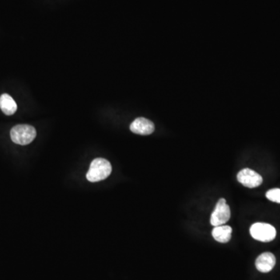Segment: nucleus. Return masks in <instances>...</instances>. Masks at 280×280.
Returning a JSON list of instances; mask_svg holds the SVG:
<instances>
[{
	"label": "nucleus",
	"mask_w": 280,
	"mask_h": 280,
	"mask_svg": "<svg viewBox=\"0 0 280 280\" xmlns=\"http://www.w3.org/2000/svg\"><path fill=\"white\" fill-rule=\"evenodd\" d=\"M112 171V165L105 159L97 158L90 164L86 173V178L90 182H97L106 179Z\"/></svg>",
	"instance_id": "f257e3e1"
},
{
	"label": "nucleus",
	"mask_w": 280,
	"mask_h": 280,
	"mask_svg": "<svg viewBox=\"0 0 280 280\" xmlns=\"http://www.w3.org/2000/svg\"><path fill=\"white\" fill-rule=\"evenodd\" d=\"M276 265V257L270 252H265L260 254L256 259L255 266L259 272L267 273Z\"/></svg>",
	"instance_id": "0eeeda50"
},
{
	"label": "nucleus",
	"mask_w": 280,
	"mask_h": 280,
	"mask_svg": "<svg viewBox=\"0 0 280 280\" xmlns=\"http://www.w3.org/2000/svg\"><path fill=\"white\" fill-rule=\"evenodd\" d=\"M153 122L145 118H138L130 125V130L136 134L147 136L152 134L154 131Z\"/></svg>",
	"instance_id": "423d86ee"
},
{
	"label": "nucleus",
	"mask_w": 280,
	"mask_h": 280,
	"mask_svg": "<svg viewBox=\"0 0 280 280\" xmlns=\"http://www.w3.org/2000/svg\"><path fill=\"white\" fill-rule=\"evenodd\" d=\"M266 198L272 202L280 203V189H273L266 193Z\"/></svg>",
	"instance_id": "9d476101"
},
{
	"label": "nucleus",
	"mask_w": 280,
	"mask_h": 280,
	"mask_svg": "<svg viewBox=\"0 0 280 280\" xmlns=\"http://www.w3.org/2000/svg\"><path fill=\"white\" fill-rule=\"evenodd\" d=\"M0 109L6 115H12L17 110V103L7 93L0 96Z\"/></svg>",
	"instance_id": "6e6552de"
},
{
	"label": "nucleus",
	"mask_w": 280,
	"mask_h": 280,
	"mask_svg": "<svg viewBox=\"0 0 280 280\" xmlns=\"http://www.w3.org/2000/svg\"><path fill=\"white\" fill-rule=\"evenodd\" d=\"M230 218V209L226 200L221 198L217 202L214 211L212 213L210 224L213 226L224 225Z\"/></svg>",
	"instance_id": "20e7f679"
},
{
	"label": "nucleus",
	"mask_w": 280,
	"mask_h": 280,
	"mask_svg": "<svg viewBox=\"0 0 280 280\" xmlns=\"http://www.w3.org/2000/svg\"><path fill=\"white\" fill-rule=\"evenodd\" d=\"M252 237L261 242H269L273 241L277 236V230L274 226L269 224L256 223L250 228Z\"/></svg>",
	"instance_id": "7ed1b4c3"
},
{
	"label": "nucleus",
	"mask_w": 280,
	"mask_h": 280,
	"mask_svg": "<svg viewBox=\"0 0 280 280\" xmlns=\"http://www.w3.org/2000/svg\"><path fill=\"white\" fill-rule=\"evenodd\" d=\"M35 129L29 125H17L10 131V137L14 143L19 145H28L35 139Z\"/></svg>",
	"instance_id": "f03ea898"
},
{
	"label": "nucleus",
	"mask_w": 280,
	"mask_h": 280,
	"mask_svg": "<svg viewBox=\"0 0 280 280\" xmlns=\"http://www.w3.org/2000/svg\"><path fill=\"white\" fill-rule=\"evenodd\" d=\"M237 180L244 186L250 189L259 186L263 181L262 177L259 174L249 168L241 170L237 174Z\"/></svg>",
	"instance_id": "39448f33"
},
{
	"label": "nucleus",
	"mask_w": 280,
	"mask_h": 280,
	"mask_svg": "<svg viewBox=\"0 0 280 280\" xmlns=\"http://www.w3.org/2000/svg\"><path fill=\"white\" fill-rule=\"evenodd\" d=\"M231 233L232 228L226 225L215 226L212 232L213 238L220 243H227L231 238Z\"/></svg>",
	"instance_id": "1a4fd4ad"
}]
</instances>
